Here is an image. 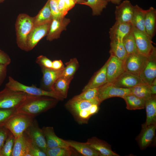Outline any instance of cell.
Masks as SVG:
<instances>
[{
  "label": "cell",
  "instance_id": "d6986e66",
  "mask_svg": "<svg viewBox=\"0 0 156 156\" xmlns=\"http://www.w3.org/2000/svg\"><path fill=\"white\" fill-rule=\"evenodd\" d=\"M11 156H32L29 151V138L24 132L15 138Z\"/></svg>",
  "mask_w": 156,
  "mask_h": 156
},
{
  "label": "cell",
  "instance_id": "52a82bcc",
  "mask_svg": "<svg viewBox=\"0 0 156 156\" xmlns=\"http://www.w3.org/2000/svg\"><path fill=\"white\" fill-rule=\"evenodd\" d=\"M148 57L139 53L127 55L124 61L125 71L139 75L145 66Z\"/></svg>",
  "mask_w": 156,
  "mask_h": 156
},
{
  "label": "cell",
  "instance_id": "ba28073f",
  "mask_svg": "<svg viewBox=\"0 0 156 156\" xmlns=\"http://www.w3.org/2000/svg\"><path fill=\"white\" fill-rule=\"evenodd\" d=\"M24 132L34 144L45 153L47 148L45 138L36 120L34 119Z\"/></svg>",
  "mask_w": 156,
  "mask_h": 156
},
{
  "label": "cell",
  "instance_id": "4fadbf2b",
  "mask_svg": "<svg viewBox=\"0 0 156 156\" xmlns=\"http://www.w3.org/2000/svg\"><path fill=\"white\" fill-rule=\"evenodd\" d=\"M51 23L34 27L27 38V51L32 50L43 37L47 35Z\"/></svg>",
  "mask_w": 156,
  "mask_h": 156
},
{
  "label": "cell",
  "instance_id": "74e56055",
  "mask_svg": "<svg viewBox=\"0 0 156 156\" xmlns=\"http://www.w3.org/2000/svg\"><path fill=\"white\" fill-rule=\"evenodd\" d=\"M58 9L63 17L77 3L75 0H56Z\"/></svg>",
  "mask_w": 156,
  "mask_h": 156
},
{
  "label": "cell",
  "instance_id": "3957f363",
  "mask_svg": "<svg viewBox=\"0 0 156 156\" xmlns=\"http://www.w3.org/2000/svg\"><path fill=\"white\" fill-rule=\"evenodd\" d=\"M15 26L17 46L21 50L27 51V40L34 27L33 18L25 14H21L17 17Z\"/></svg>",
  "mask_w": 156,
  "mask_h": 156
},
{
  "label": "cell",
  "instance_id": "60d3db41",
  "mask_svg": "<svg viewBox=\"0 0 156 156\" xmlns=\"http://www.w3.org/2000/svg\"><path fill=\"white\" fill-rule=\"evenodd\" d=\"M52 62L50 60L43 55H39L36 60V62L40 66L49 68H52Z\"/></svg>",
  "mask_w": 156,
  "mask_h": 156
},
{
  "label": "cell",
  "instance_id": "bcb514c9",
  "mask_svg": "<svg viewBox=\"0 0 156 156\" xmlns=\"http://www.w3.org/2000/svg\"><path fill=\"white\" fill-rule=\"evenodd\" d=\"M7 66L5 65L0 64V86L6 76Z\"/></svg>",
  "mask_w": 156,
  "mask_h": 156
},
{
  "label": "cell",
  "instance_id": "11a10c76",
  "mask_svg": "<svg viewBox=\"0 0 156 156\" xmlns=\"http://www.w3.org/2000/svg\"><path fill=\"white\" fill-rule=\"evenodd\" d=\"M4 0H0V2H1L2 1H4Z\"/></svg>",
  "mask_w": 156,
  "mask_h": 156
},
{
  "label": "cell",
  "instance_id": "e575fe53",
  "mask_svg": "<svg viewBox=\"0 0 156 156\" xmlns=\"http://www.w3.org/2000/svg\"><path fill=\"white\" fill-rule=\"evenodd\" d=\"M66 66L64 68L61 76L73 79L74 75L79 67V63L76 58L71 59L65 64Z\"/></svg>",
  "mask_w": 156,
  "mask_h": 156
},
{
  "label": "cell",
  "instance_id": "603a6c76",
  "mask_svg": "<svg viewBox=\"0 0 156 156\" xmlns=\"http://www.w3.org/2000/svg\"><path fill=\"white\" fill-rule=\"evenodd\" d=\"M145 100V108L146 114V122L142 126L156 124V96L152 95Z\"/></svg>",
  "mask_w": 156,
  "mask_h": 156
},
{
  "label": "cell",
  "instance_id": "4dcf8cb0",
  "mask_svg": "<svg viewBox=\"0 0 156 156\" xmlns=\"http://www.w3.org/2000/svg\"><path fill=\"white\" fill-rule=\"evenodd\" d=\"M72 79L61 76L55 81L53 87V91L64 98L67 96L70 83Z\"/></svg>",
  "mask_w": 156,
  "mask_h": 156
},
{
  "label": "cell",
  "instance_id": "484cf974",
  "mask_svg": "<svg viewBox=\"0 0 156 156\" xmlns=\"http://www.w3.org/2000/svg\"><path fill=\"white\" fill-rule=\"evenodd\" d=\"M33 18L34 27L51 22L53 17L50 8L49 0L37 15Z\"/></svg>",
  "mask_w": 156,
  "mask_h": 156
},
{
  "label": "cell",
  "instance_id": "f1b7e54d",
  "mask_svg": "<svg viewBox=\"0 0 156 156\" xmlns=\"http://www.w3.org/2000/svg\"><path fill=\"white\" fill-rule=\"evenodd\" d=\"M110 47L109 53L110 55L115 56L124 61L127 55V54L122 41L118 40H111L110 43Z\"/></svg>",
  "mask_w": 156,
  "mask_h": 156
},
{
  "label": "cell",
  "instance_id": "7402d4cb",
  "mask_svg": "<svg viewBox=\"0 0 156 156\" xmlns=\"http://www.w3.org/2000/svg\"><path fill=\"white\" fill-rule=\"evenodd\" d=\"M107 61L102 68L95 73L88 84L84 87L82 91L88 88H99L107 83Z\"/></svg>",
  "mask_w": 156,
  "mask_h": 156
},
{
  "label": "cell",
  "instance_id": "2e32d148",
  "mask_svg": "<svg viewBox=\"0 0 156 156\" xmlns=\"http://www.w3.org/2000/svg\"><path fill=\"white\" fill-rule=\"evenodd\" d=\"M141 131L137 138L140 149H146L153 142L155 136L156 124L142 126Z\"/></svg>",
  "mask_w": 156,
  "mask_h": 156
},
{
  "label": "cell",
  "instance_id": "681fc988",
  "mask_svg": "<svg viewBox=\"0 0 156 156\" xmlns=\"http://www.w3.org/2000/svg\"><path fill=\"white\" fill-rule=\"evenodd\" d=\"M99 105L93 104L89 108V111L91 116L96 113L99 110Z\"/></svg>",
  "mask_w": 156,
  "mask_h": 156
},
{
  "label": "cell",
  "instance_id": "f35d334b",
  "mask_svg": "<svg viewBox=\"0 0 156 156\" xmlns=\"http://www.w3.org/2000/svg\"><path fill=\"white\" fill-rule=\"evenodd\" d=\"M15 140L14 136L10 132L1 149L3 156H11Z\"/></svg>",
  "mask_w": 156,
  "mask_h": 156
},
{
  "label": "cell",
  "instance_id": "f5cc1de1",
  "mask_svg": "<svg viewBox=\"0 0 156 156\" xmlns=\"http://www.w3.org/2000/svg\"><path fill=\"white\" fill-rule=\"evenodd\" d=\"M77 3H79L82 4L83 3H84L87 1V0H75Z\"/></svg>",
  "mask_w": 156,
  "mask_h": 156
},
{
  "label": "cell",
  "instance_id": "8992f818",
  "mask_svg": "<svg viewBox=\"0 0 156 156\" xmlns=\"http://www.w3.org/2000/svg\"><path fill=\"white\" fill-rule=\"evenodd\" d=\"M132 31L139 53L148 57L156 51L155 48L152 44V38L146 32L133 26Z\"/></svg>",
  "mask_w": 156,
  "mask_h": 156
},
{
  "label": "cell",
  "instance_id": "d4e9b609",
  "mask_svg": "<svg viewBox=\"0 0 156 156\" xmlns=\"http://www.w3.org/2000/svg\"><path fill=\"white\" fill-rule=\"evenodd\" d=\"M69 146L85 156H102L98 151L86 142L83 143L72 140H66Z\"/></svg>",
  "mask_w": 156,
  "mask_h": 156
},
{
  "label": "cell",
  "instance_id": "5b68a950",
  "mask_svg": "<svg viewBox=\"0 0 156 156\" xmlns=\"http://www.w3.org/2000/svg\"><path fill=\"white\" fill-rule=\"evenodd\" d=\"M27 94L5 86L0 91V109H16L25 99Z\"/></svg>",
  "mask_w": 156,
  "mask_h": 156
},
{
  "label": "cell",
  "instance_id": "836d02e7",
  "mask_svg": "<svg viewBox=\"0 0 156 156\" xmlns=\"http://www.w3.org/2000/svg\"><path fill=\"white\" fill-rule=\"evenodd\" d=\"M45 153L47 156H70L75 155L72 148L70 146L47 148Z\"/></svg>",
  "mask_w": 156,
  "mask_h": 156
},
{
  "label": "cell",
  "instance_id": "ee69618b",
  "mask_svg": "<svg viewBox=\"0 0 156 156\" xmlns=\"http://www.w3.org/2000/svg\"><path fill=\"white\" fill-rule=\"evenodd\" d=\"M0 128V150H1L10 131L4 127H2Z\"/></svg>",
  "mask_w": 156,
  "mask_h": 156
},
{
  "label": "cell",
  "instance_id": "7dc6e473",
  "mask_svg": "<svg viewBox=\"0 0 156 156\" xmlns=\"http://www.w3.org/2000/svg\"><path fill=\"white\" fill-rule=\"evenodd\" d=\"M64 67L62 61L61 60H55L52 62V68L54 69H62Z\"/></svg>",
  "mask_w": 156,
  "mask_h": 156
},
{
  "label": "cell",
  "instance_id": "8d00e7d4",
  "mask_svg": "<svg viewBox=\"0 0 156 156\" xmlns=\"http://www.w3.org/2000/svg\"><path fill=\"white\" fill-rule=\"evenodd\" d=\"M82 91L80 94L75 96L73 98L88 100H96L99 101L98 98L99 88H88Z\"/></svg>",
  "mask_w": 156,
  "mask_h": 156
},
{
  "label": "cell",
  "instance_id": "f6af8a7d",
  "mask_svg": "<svg viewBox=\"0 0 156 156\" xmlns=\"http://www.w3.org/2000/svg\"><path fill=\"white\" fill-rule=\"evenodd\" d=\"M11 62V60L8 55L3 51L0 50V64L8 66Z\"/></svg>",
  "mask_w": 156,
  "mask_h": 156
},
{
  "label": "cell",
  "instance_id": "8fae6325",
  "mask_svg": "<svg viewBox=\"0 0 156 156\" xmlns=\"http://www.w3.org/2000/svg\"><path fill=\"white\" fill-rule=\"evenodd\" d=\"M43 76L40 88L45 90L53 91V85L56 80L61 77L64 69L56 70L40 66Z\"/></svg>",
  "mask_w": 156,
  "mask_h": 156
},
{
  "label": "cell",
  "instance_id": "5bb4252c",
  "mask_svg": "<svg viewBox=\"0 0 156 156\" xmlns=\"http://www.w3.org/2000/svg\"><path fill=\"white\" fill-rule=\"evenodd\" d=\"M70 22V19L65 17L53 18L47 35V40L51 41L59 38L62 32L66 29V27Z\"/></svg>",
  "mask_w": 156,
  "mask_h": 156
},
{
  "label": "cell",
  "instance_id": "44dd1931",
  "mask_svg": "<svg viewBox=\"0 0 156 156\" xmlns=\"http://www.w3.org/2000/svg\"><path fill=\"white\" fill-rule=\"evenodd\" d=\"M86 142L99 152L102 156H120L112 151L111 145L109 144L96 137L88 139Z\"/></svg>",
  "mask_w": 156,
  "mask_h": 156
},
{
  "label": "cell",
  "instance_id": "9a60e30c",
  "mask_svg": "<svg viewBox=\"0 0 156 156\" xmlns=\"http://www.w3.org/2000/svg\"><path fill=\"white\" fill-rule=\"evenodd\" d=\"M144 83L139 76L125 71L111 83L119 87L130 89Z\"/></svg>",
  "mask_w": 156,
  "mask_h": 156
},
{
  "label": "cell",
  "instance_id": "ffe728a7",
  "mask_svg": "<svg viewBox=\"0 0 156 156\" xmlns=\"http://www.w3.org/2000/svg\"><path fill=\"white\" fill-rule=\"evenodd\" d=\"M42 129L45 138L47 148L70 146L66 140L56 135L53 127H44Z\"/></svg>",
  "mask_w": 156,
  "mask_h": 156
},
{
  "label": "cell",
  "instance_id": "f907efd6",
  "mask_svg": "<svg viewBox=\"0 0 156 156\" xmlns=\"http://www.w3.org/2000/svg\"><path fill=\"white\" fill-rule=\"evenodd\" d=\"M151 94L152 95L156 94V79H155L150 85Z\"/></svg>",
  "mask_w": 156,
  "mask_h": 156
},
{
  "label": "cell",
  "instance_id": "cb8c5ba5",
  "mask_svg": "<svg viewBox=\"0 0 156 156\" xmlns=\"http://www.w3.org/2000/svg\"><path fill=\"white\" fill-rule=\"evenodd\" d=\"M144 25L145 32L153 38L156 31V10L153 7L146 10Z\"/></svg>",
  "mask_w": 156,
  "mask_h": 156
},
{
  "label": "cell",
  "instance_id": "7a4b0ae2",
  "mask_svg": "<svg viewBox=\"0 0 156 156\" xmlns=\"http://www.w3.org/2000/svg\"><path fill=\"white\" fill-rule=\"evenodd\" d=\"M34 117L16 112L0 124L11 132L15 138L21 135L31 124Z\"/></svg>",
  "mask_w": 156,
  "mask_h": 156
},
{
  "label": "cell",
  "instance_id": "7c38bea8",
  "mask_svg": "<svg viewBox=\"0 0 156 156\" xmlns=\"http://www.w3.org/2000/svg\"><path fill=\"white\" fill-rule=\"evenodd\" d=\"M134 6L128 0L124 1L116 6L115 11L116 21L130 23L133 14Z\"/></svg>",
  "mask_w": 156,
  "mask_h": 156
},
{
  "label": "cell",
  "instance_id": "f546056e",
  "mask_svg": "<svg viewBox=\"0 0 156 156\" xmlns=\"http://www.w3.org/2000/svg\"><path fill=\"white\" fill-rule=\"evenodd\" d=\"M126 104V108L129 110H135L145 108V100L130 94L122 98Z\"/></svg>",
  "mask_w": 156,
  "mask_h": 156
},
{
  "label": "cell",
  "instance_id": "ab89813d",
  "mask_svg": "<svg viewBox=\"0 0 156 156\" xmlns=\"http://www.w3.org/2000/svg\"><path fill=\"white\" fill-rule=\"evenodd\" d=\"M28 138L29 151L32 156H47L44 152L34 144L29 138Z\"/></svg>",
  "mask_w": 156,
  "mask_h": 156
},
{
  "label": "cell",
  "instance_id": "b9f144b4",
  "mask_svg": "<svg viewBox=\"0 0 156 156\" xmlns=\"http://www.w3.org/2000/svg\"><path fill=\"white\" fill-rule=\"evenodd\" d=\"M50 8L53 18H59L62 17L57 7L56 0H49Z\"/></svg>",
  "mask_w": 156,
  "mask_h": 156
},
{
  "label": "cell",
  "instance_id": "d6a6232c",
  "mask_svg": "<svg viewBox=\"0 0 156 156\" xmlns=\"http://www.w3.org/2000/svg\"><path fill=\"white\" fill-rule=\"evenodd\" d=\"M107 0H87L82 4L87 5L92 9V15H101L103 9L105 8L108 3Z\"/></svg>",
  "mask_w": 156,
  "mask_h": 156
},
{
  "label": "cell",
  "instance_id": "83f0119b",
  "mask_svg": "<svg viewBox=\"0 0 156 156\" xmlns=\"http://www.w3.org/2000/svg\"><path fill=\"white\" fill-rule=\"evenodd\" d=\"M101 103L98 100H88L76 99L73 97L68 102L67 105L77 114L80 111L87 109L93 104L99 105Z\"/></svg>",
  "mask_w": 156,
  "mask_h": 156
},
{
  "label": "cell",
  "instance_id": "db71d44e",
  "mask_svg": "<svg viewBox=\"0 0 156 156\" xmlns=\"http://www.w3.org/2000/svg\"><path fill=\"white\" fill-rule=\"evenodd\" d=\"M0 156H3L1 152V150H0Z\"/></svg>",
  "mask_w": 156,
  "mask_h": 156
},
{
  "label": "cell",
  "instance_id": "6da1fadb",
  "mask_svg": "<svg viewBox=\"0 0 156 156\" xmlns=\"http://www.w3.org/2000/svg\"><path fill=\"white\" fill-rule=\"evenodd\" d=\"M48 97L27 94L25 100L16 109V112L35 117L56 104L57 100Z\"/></svg>",
  "mask_w": 156,
  "mask_h": 156
},
{
  "label": "cell",
  "instance_id": "277c9868",
  "mask_svg": "<svg viewBox=\"0 0 156 156\" xmlns=\"http://www.w3.org/2000/svg\"><path fill=\"white\" fill-rule=\"evenodd\" d=\"M5 86L14 90L22 92L31 95L47 96L57 100H62L65 99L54 91L45 90L34 85L29 86L24 85L11 76L9 77L8 81L6 84Z\"/></svg>",
  "mask_w": 156,
  "mask_h": 156
},
{
  "label": "cell",
  "instance_id": "9c48e42d",
  "mask_svg": "<svg viewBox=\"0 0 156 156\" xmlns=\"http://www.w3.org/2000/svg\"><path fill=\"white\" fill-rule=\"evenodd\" d=\"M130 94V89L123 88L112 83H107L99 88L98 98L101 103L108 99L113 97H123Z\"/></svg>",
  "mask_w": 156,
  "mask_h": 156
},
{
  "label": "cell",
  "instance_id": "7bdbcfd3",
  "mask_svg": "<svg viewBox=\"0 0 156 156\" xmlns=\"http://www.w3.org/2000/svg\"><path fill=\"white\" fill-rule=\"evenodd\" d=\"M16 109H0V124L16 112Z\"/></svg>",
  "mask_w": 156,
  "mask_h": 156
},
{
  "label": "cell",
  "instance_id": "4316f807",
  "mask_svg": "<svg viewBox=\"0 0 156 156\" xmlns=\"http://www.w3.org/2000/svg\"><path fill=\"white\" fill-rule=\"evenodd\" d=\"M146 12V10L143 9L138 5H134L133 14L131 22L132 26L144 32L145 31L144 23Z\"/></svg>",
  "mask_w": 156,
  "mask_h": 156
},
{
  "label": "cell",
  "instance_id": "e0dca14e",
  "mask_svg": "<svg viewBox=\"0 0 156 156\" xmlns=\"http://www.w3.org/2000/svg\"><path fill=\"white\" fill-rule=\"evenodd\" d=\"M139 76L149 85L156 79V51L148 57L147 63Z\"/></svg>",
  "mask_w": 156,
  "mask_h": 156
},
{
  "label": "cell",
  "instance_id": "c3c4849f",
  "mask_svg": "<svg viewBox=\"0 0 156 156\" xmlns=\"http://www.w3.org/2000/svg\"><path fill=\"white\" fill-rule=\"evenodd\" d=\"M89 107L87 109L80 111L77 114L81 118L87 119L89 118L91 116L89 111Z\"/></svg>",
  "mask_w": 156,
  "mask_h": 156
},
{
  "label": "cell",
  "instance_id": "30bf717a",
  "mask_svg": "<svg viewBox=\"0 0 156 156\" xmlns=\"http://www.w3.org/2000/svg\"><path fill=\"white\" fill-rule=\"evenodd\" d=\"M107 61V83H111L125 71L124 61L112 55Z\"/></svg>",
  "mask_w": 156,
  "mask_h": 156
},
{
  "label": "cell",
  "instance_id": "816d5d0a",
  "mask_svg": "<svg viewBox=\"0 0 156 156\" xmlns=\"http://www.w3.org/2000/svg\"><path fill=\"white\" fill-rule=\"evenodd\" d=\"M108 2H111L112 3L117 5H119L121 3V1L122 0H107Z\"/></svg>",
  "mask_w": 156,
  "mask_h": 156
},
{
  "label": "cell",
  "instance_id": "d590c367",
  "mask_svg": "<svg viewBox=\"0 0 156 156\" xmlns=\"http://www.w3.org/2000/svg\"><path fill=\"white\" fill-rule=\"evenodd\" d=\"M122 42L127 55L139 53L132 31L123 38Z\"/></svg>",
  "mask_w": 156,
  "mask_h": 156
},
{
  "label": "cell",
  "instance_id": "ac0fdd59",
  "mask_svg": "<svg viewBox=\"0 0 156 156\" xmlns=\"http://www.w3.org/2000/svg\"><path fill=\"white\" fill-rule=\"evenodd\" d=\"M132 25L130 23L116 21L111 27L109 35L111 40H118L122 41L124 38L132 30Z\"/></svg>",
  "mask_w": 156,
  "mask_h": 156
},
{
  "label": "cell",
  "instance_id": "1f68e13d",
  "mask_svg": "<svg viewBox=\"0 0 156 156\" xmlns=\"http://www.w3.org/2000/svg\"><path fill=\"white\" fill-rule=\"evenodd\" d=\"M130 89V94L145 100L152 95L150 85L145 83L138 85Z\"/></svg>",
  "mask_w": 156,
  "mask_h": 156
}]
</instances>
